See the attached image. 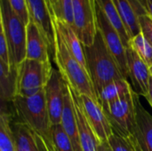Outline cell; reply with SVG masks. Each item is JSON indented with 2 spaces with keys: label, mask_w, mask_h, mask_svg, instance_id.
<instances>
[{
  "label": "cell",
  "mask_w": 152,
  "mask_h": 151,
  "mask_svg": "<svg viewBox=\"0 0 152 151\" xmlns=\"http://www.w3.org/2000/svg\"><path fill=\"white\" fill-rule=\"evenodd\" d=\"M54 30L55 56L53 61L58 67V70L74 92L79 95L88 96L99 102L97 93L87 70L72 55L60 32L55 28Z\"/></svg>",
  "instance_id": "cell-3"
},
{
  "label": "cell",
  "mask_w": 152,
  "mask_h": 151,
  "mask_svg": "<svg viewBox=\"0 0 152 151\" xmlns=\"http://www.w3.org/2000/svg\"><path fill=\"white\" fill-rule=\"evenodd\" d=\"M59 2L60 0H47L51 14L54 16H57L59 13Z\"/></svg>",
  "instance_id": "cell-31"
},
{
  "label": "cell",
  "mask_w": 152,
  "mask_h": 151,
  "mask_svg": "<svg viewBox=\"0 0 152 151\" xmlns=\"http://www.w3.org/2000/svg\"><path fill=\"white\" fill-rule=\"evenodd\" d=\"M29 20L34 21L45 36L53 60L55 56V30L47 0H27Z\"/></svg>",
  "instance_id": "cell-11"
},
{
  "label": "cell",
  "mask_w": 152,
  "mask_h": 151,
  "mask_svg": "<svg viewBox=\"0 0 152 151\" xmlns=\"http://www.w3.org/2000/svg\"><path fill=\"white\" fill-rule=\"evenodd\" d=\"M52 136L56 151H75L71 141L61 125H52Z\"/></svg>",
  "instance_id": "cell-25"
},
{
  "label": "cell",
  "mask_w": 152,
  "mask_h": 151,
  "mask_svg": "<svg viewBox=\"0 0 152 151\" xmlns=\"http://www.w3.org/2000/svg\"><path fill=\"white\" fill-rule=\"evenodd\" d=\"M150 73H151V76L152 77V65L150 67Z\"/></svg>",
  "instance_id": "cell-35"
},
{
  "label": "cell",
  "mask_w": 152,
  "mask_h": 151,
  "mask_svg": "<svg viewBox=\"0 0 152 151\" xmlns=\"http://www.w3.org/2000/svg\"><path fill=\"white\" fill-rule=\"evenodd\" d=\"M128 78H130L133 90L138 94L146 96L149 91L151 73L149 66L142 61L137 53L130 46L126 48Z\"/></svg>",
  "instance_id": "cell-13"
},
{
  "label": "cell",
  "mask_w": 152,
  "mask_h": 151,
  "mask_svg": "<svg viewBox=\"0 0 152 151\" xmlns=\"http://www.w3.org/2000/svg\"><path fill=\"white\" fill-rule=\"evenodd\" d=\"M96 19L98 31L101 33L108 49L115 58L122 75L127 80L128 79V69L126 62V51L122 42V39L110 24L105 13L103 12L101 5L96 0Z\"/></svg>",
  "instance_id": "cell-8"
},
{
  "label": "cell",
  "mask_w": 152,
  "mask_h": 151,
  "mask_svg": "<svg viewBox=\"0 0 152 151\" xmlns=\"http://www.w3.org/2000/svg\"><path fill=\"white\" fill-rule=\"evenodd\" d=\"M18 66L0 61V99L2 104L12 102L18 95Z\"/></svg>",
  "instance_id": "cell-19"
},
{
  "label": "cell",
  "mask_w": 152,
  "mask_h": 151,
  "mask_svg": "<svg viewBox=\"0 0 152 151\" xmlns=\"http://www.w3.org/2000/svg\"><path fill=\"white\" fill-rule=\"evenodd\" d=\"M139 23L141 32L152 46V18L148 13L139 15Z\"/></svg>",
  "instance_id": "cell-29"
},
{
  "label": "cell",
  "mask_w": 152,
  "mask_h": 151,
  "mask_svg": "<svg viewBox=\"0 0 152 151\" xmlns=\"http://www.w3.org/2000/svg\"><path fill=\"white\" fill-rule=\"evenodd\" d=\"M55 17L73 26V21H74L73 0H60L59 13Z\"/></svg>",
  "instance_id": "cell-27"
},
{
  "label": "cell",
  "mask_w": 152,
  "mask_h": 151,
  "mask_svg": "<svg viewBox=\"0 0 152 151\" xmlns=\"http://www.w3.org/2000/svg\"><path fill=\"white\" fill-rule=\"evenodd\" d=\"M48 43L37 25L29 20L27 25L26 59L38 61H51Z\"/></svg>",
  "instance_id": "cell-14"
},
{
  "label": "cell",
  "mask_w": 152,
  "mask_h": 151,
  "mask_svg": "<svg viewBox=\"0 0 152 151\" xmlns=\"http://www.w3.org/2000/svg\"><path fill=\"white\" fill-rule=\"evenodd\" d=\"M99 4L101 5L103 12L108 18L110 24L114 27V28L119 34L122 42L126 48L128 46L130 36L127 33V30L125 27V24L118 13V11L113 2V0H97Z\"/></svg>",
  "instance_id": "cell-22"
},
{
  "label": "cell",
  "mask_w": 152,
  "mask_h": 151,
  "mask_svg": "<svg viewBox=\"0 0 152 151\" xmlns=\"http://www.w3.org/2000/svg\"><path fill=\"white\" fill-rule=\"evenodd\" d=\"M145 98H146V100L148 101V102L150 103V105L151 106L152 108V77H151L150 85H149V91H148V93L145 96Z\"/></svg>",
  "instance_id": "cell-33"
},
{
  "label": "cell",
  "mask_w": 152,
  "mask_h": 151,
  "mask_svg": "<svg viewBox=\"0 0 152 151\" xmlns=\"http://www.w3.org/2000/svg\"><path fill=\"white\" fill-rule=\"evenodd\" d=\"M61 125L62 126L63 130L65 131L69 140L71 141V143L74 147L75 151H82L78 125L77 121L75 103L71 93L70 86L68 84L66 85V90H65L64 105L61 114Z\"/></svg>",
  "instance_id": "cell-15"
},
{
  "label": "cell",
  "mask_w": 152,
  "mask_h": 151,
  "mask_svg": "<svg viewBox=\"0 0 152 151\" xmlns=\"http://www.w3.org/2000/svg\"><path fill=\"white\" fill-rule=\"evenodd\" d=\"M143 5L147 13L152 18V0H143Z\"/></svg>",
  "instance_id": "cell-32"
},
{
  "label": "cell",
  "mask_w": 152,
  "mask_h": 151,
  "mask_svg": "<svg viewBox=\"0 0 152 151\" xmlns=\"http://www.w3.org/2000/svg\"><path fill=\"white\" fill-rule=\"evenodd\" d=\"M134 103L135 125L130 139L137 151H152V116L142 105L139 95L135 92Z\"/></svg>",
  "instance_id": "cell-12"
},
{
  "label": "cell",
  "mask_w": 152,
  "mask_h": 151,
  "mask_svg": "<svg viewBox=\"0 0 152 151\" xmlns=\"http://www.w3.org/2000/svg\"><path fill=\"white\" fill-rule=\"evenodd\" d=\"M19 121L25 124L45 143L48 151H56L52 136V122L46 106L45 89L31 97L16 96L12 101Z\"/></svg>",
  "instance_id": "cell-1"
},
{
  "label": "cell",
  "mask_w": 152,
  "mask_h": 151,
  "mask_svg": "<svg viewBox=\"0 0 152 151\" xmlns=\"http://www.w3.org/2000/svg\"><path fill=\"white\" fill-rule=\"evenodd\" d=\"M53 70L51 61L25 59L18 66V96L31 97L44 90Z\"/></svg>",
  "instance_id": "cell-5"
},
{
  "label": "cell",
  "mask_w": 152,
  "mask_h": 151,
  "mask_svg": "<svg viewBox=\"0 0 152 151\" xmlns=\"http://www.w3.org/2000/svg\"><path fill=\"white\" fill-rule=\"evenodd\" d=\"M113 2L125 24L130 39L141 33L139 15L136 13L129 0H113Z\"/></svg>",
  "instance_id": "cell-20"
},
{
  "label": "cell",
  "mask_w": 152,
  "mask_h": 151,
  "mask_svg": "<svg viewBox=\"0 0 152 151\" xmlns=\"http://www.w3.org/2000/svg\"><path fill=\"white\" fill-rule=\"evenodd\" d=\"M73 14L72 28L83 46L92 45L98 32L96 0H73Z\"/></svg>",
  "instance_id": "cell-7"
},
{
  "label": "cell",
  "mask_w": 152,
  "mask_h": 151,
  "mask_svg": "<svg viewBox=\"0 0 152 151\" xmlns=\"http://www.w3.org/2000/svg\"><path fill=\"white\" fill-rule=\"evenodd\" d=\"M128 46L132 47L137 53V54L149 66V68L151 66L152 46L151 45V44L145 39V37L142 32L130 39Z\"/></svg>",
  "instance_id": "cell-24"
},
{
  "label": "cell",
  "mask_w": 152,
  "mask_h": 151,
  "mask_svg": "<svg viewBox=\"0 0 152 151\" xmlns=\"http://www.w3.org/2000/svg\"><path fill=\"white\" fill-rule=\"evenodd\" d=\"M77 95L82 111L99 142H108L113 134V129L102 105L88 96L79 95L77 93Z\"/></svg>",
  "instance_id": "cell-9"
},
{
  "label": "cell",
  "mask_w": 152,
  "mask_h": 151,
  "mask_svg": "<svg viewBox=\"0 0 152 151\" xmlns=\"http://www.w3.org/2000/svg\"><path fill=\"white\" fill-rule=\"evenodd\" d=\"M111 126L113 133L130 138L135 125V103L134 91L128 93L102 108Z\"/></svg>",
  "instance_id": "cell-6"
},
{
  "label": "cell",
  "mask_w": 152,
  "mask_h": 151,
  "mask_svg": "<svg viewBox=\"0 0 152 151\" xmlns=\"http://www.w3.org/2000/svg\"><path fill=\"white\" fill-rule=\"evenodd\" d=\"M133 87L126 79H120L113 81L106 85L98 94L99 102L102 108L114 102L119 98L128 93Z\"/></svg>",
  "instance_id": "cell-21"
},
{
  "label": "cell",
  "mask_w": 152,
  "mask_h": 151,
  "mask_svg": "<svg viewBox=\"0 0 152 151\" xmlns=\"http://www.w3.org/2000/svg\"><path fill=\"white\" fill-rule=\"evenodd\" d=\"M0 61L10 66L9 48H8L4 32L2 28H1V32H0Z\"/></svg>",
  "instance_id": "cell-30"
},
{
  "label": "cell",
  "mask_w": 152,
  "mask_h": 151,
  "mask_svg": "<svg viewBox=\"0 0 152 151\" xmlns=\"http://www.w3.org/2000/svg\"><path fill=\"white\" fill-rule=\"evenodd\" d=\"M52 15L53 23L54 28L60 32L61 36H62L67 47L72 53V55L78 61V62L87 70L86 67V61L84 53V47L83 44L78 38L77 35L76 34L74 28L71 25L65 22L64 20H60L59 18L55 17L54 15ZM88 72V71H87Z\"/></svg>",
  "instance_id": "cell-16"
},
{
  "label": "cell",
  "mask_w": 152,
  "mask_h": 151,
  "mask_svg": "<svg viewBox=\"0 0 152 151\" xmlns=\"http://www.w3.org/2000/svg\"><path fill=\"white\" fill-rule=\"evenodd\" d=\"M0 25L4 30L10 57V67L19 66L26 59L27 25L12 9L8 0H0Z\"/></svg>",
  "instance_id": "cell-4"
},
{
  "label": "cell",
  "mask_w": 152,
  "mask_h": 151,
  "mask_svg": "<svg viewBox=\"0 0 152 151\" xmlns=\"http://www.w3.org/2000/svg\"><path fill=\"white\" fill-rule=\"evenodd\" d=\"M83 47L87 71L97 96L106 85L113 81L126 79L99 31L94 44Z\"/></svg>",
  "instance_id": "cell-2"
},
{
  "label": "cell",
  "mask_w": 152,
  "mask_h": 151,
  "mask_svg": "<svg viewBox=\"0 0 152 151\" xmlns=\"http://www.w3.org/2000/svg\"><path fill=\"white\" fill-rule=\"evenodd\" d=\"M98 151H111L108 142H101L98 147Z\"/></svg>",
  "instance_id": "cell-34"
},
{
  "label": "cell",
  "mask_w": 152,
  "mask_h": 151,
  "mask_svg": "<svg viewBox=\"0 0 152 151\" xmlns=\"http://www.w3.org/2000/svg\"><path fill=\"white\" fill-rule=\"evenodd\" d=\"M71 93H72L74 103H75L77 121V125H78L80 144H81L82 151H98V147L101 142L97 139L96 135L94 134L93 129L89 125L82 111L77 93L72 89H71Z\"/></svg>",
  "instance_id": "cell-18"
},
{
  "label": "cell",
  "mask_w": 152,
  "mask_h": 151,
  "mask_svg": "<svg viewBox=\"0 0 152 151\" xmlns=\"http://www.w3.org/2000/svg\"><path fill=\"white\" fill-rule=\"evenodd\" d=\"M16 151H48L43 141L37 136L25 124L20 121H12Z\"/></svg>",
  "instance_id": "cell-17"
},
{
  "label": "cell",
  "mask_w": 152,
  "mask_h": 151,
  "mask_svg": "<svg viewBox=\"0 0 152 151\" xmlns=\"http://www.w3.org/2000/svg\"><path fill=\"white\" fill-rule=\"evenodd\" d=\"M66 85L67 82L61 72L53 69L52 76L45 87V101L52 125H61Z\"/></svg>",
  "instance_id": "cell-10"
},
{
  "label": "cell",
  "mask_w": 152,
  "mask_h": 151,
  "mask_svg": "<svg viewBox=\"0 0 152 151\" xmlns=\"http://www.w3.org/2000/svg\"><path fill=\"white\" fill-rule=\"evenodd\" d=\"M107 142L111 151H137L130 138L121 136L116 133H113Z\"/></svg>",
  "instance_id": "cell-26"
},
{
  "label": "cell",
  "mask_w": 152,
  "mask_h": 151,
  "mask_svg": "<svg viewBox=\"0 0 152 151\" xmlns=\"http://www.w3.org/2000/svg\"><path fill=\"white\" fill-rule=\"evenodd\" d=\"M138 1H139V2L141 3V4L144 7V5H143V0H138Z\"/></svg>",
  "instance_id": "cell-36"
},
{
  "label": "cell",
  "mask_w": 152,
  "mask_h": 151,
  "mask_svg": "<svg viewBox=\"0 0 152 151\" xmlns=\"http://www.w3.org/2000/svg\"><path fill=\"white\" fill-rule=\"evenodd\" d=\"M12 122V114L2 109L0 115V151H16Z\"/></svg>",
  "instance_id": "cell-23"
},
{
  "label": "cell",
  "mask_w": 152,
  "mask_h": 151,
  "mask_svg": "<svg viewBox=\"0 0 152 151\" xmlns=\"http://www.w3.org/2000/svg\"><path fill=\"white\" fill-rule=\"evenodd\" d=\"M8 2L13 12L26 25H28L29 21V14L28 10L27 0H8Z\"/></svg>",
  "instance_id": "cell-28"
}]
</instances>
